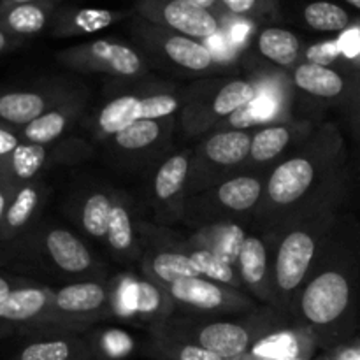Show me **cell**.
Instances as JSON below:
<instances>
[{
	"label": "cell",
	"instance_id": "obj_1",
	"mask_svg": "<svg viewBox=\"0 0 360 360\" xmlns=\"http://www.w3.org/2000/svg\"><path fill=\"white\" fill-rule=\"evenodd\" d=\"M350 190L343 132L336 123L323 122L267 174L264 197L250 225L259 232L274 231L323 204L348 200Z\"/></svg>",
	"mask_w": 360,
	"mask_h": 360
},
{
	"label": "cell",
	"instance_id": "obj_2",
	"mask_svg": "<svg viewBox=\"0 0 360 360\" xmlns=\"http://www.w3.org/2000/svg\"><path fill=\"white\" fill-rule=\"evenodd\" d=\"M294 323L313 333L320 350L354 340L360 319V264L354 229L341 217L322 257L290 304Z\"/></svg>",
	"mask_w": 360,
	"mask_h": 360
},
{
	"label": "cell",
	"instance_id": "obj_3",
	"mask_svg": "<svg viewBox=\"0 0 360 360\" xmlns=\"http://www.w3.org/2000/svg\"><path fill=\"white\" fill-rule=\"evenodd\" d=\"M345 202L347 200L323 204L274 231L262 232L273 245V285L278 309L290 311V304L299 288L319 262L330 236L336 231Z\"/></svg>",
	"mask_w": 360,
	"mask_h": 360
},
{
	"label": "cell",
	"instance_id": "obj_4",
	"mask_svg": "<svg viewBox=\"0 0 360 360\" xmlns=\"http://www.w3.org/2000/svg\"><path fill=\"white\" fill-rule=\"evenodd\" d=\"M290 323L294 320L288 313L262 304L243 315H172L151 326L150 333L197 345L225 360H238L248 354L257 340Z\"/></svg>",
	"mask_w": 360,
	"mask_h": 360
},
{
	"label": "cell",
	"instance_id": "obj_5",
	"mask_svg": "<svg viewBox=\"0 0 360 360\" xmlns=\"http://www.w3.org/2000/svg\"><path fill=\"white\" fill-rule=\"evenodd\" d=\"M259 94L250 77H206L181 90L176 132L183 139H202L225 118L245 108Z\"/></svg>",
	"mask_w": 360,
	"mask_h": 360
},
{
	"label": "cell",
	"instance_id": "obj_6",
	"mask_svg": "<svg viewBox=\"0 0 360 360\" xmlns=\"http://www.w3.org/2000/svg\"><path fill=\"white\" fill-rule=\"evenodd\" d=\"M266 178L262 174L243 172L197 195L186 197L181 221L195 229L229 221L250 225L264 197Z\"/></svg>",
	"mask_w": 360,
	"mask_h": 360
},
{
	"label": "cell",
	"instance_id": "obj_7",
	"mask_svg": "<svg viewBox=\"0 0 360 360\" xmlns=\"http://www.w3.org/2000/svg\"><path fill=\"white\" fill-rule=\"evenodd\" d=\"M248 77L257 84L259 94L245 108L225 118L218 130H259L274 123L290 122L295 115V88L287 70L248 65ZM213 134V132H211Z\"/></svg>",
	"mask_w": 360,
	"mask_h": 360
},
{
	"label": "cell",
	"instance_id": "obj_8",
	"mask_svg": "<svg viewBox=\"0 0 360 360\" xmlns=\"http://www.w3.org/2000/svg\"><path fill=\"white\" fill-rule=\"evenodd\" d=\"M253 130H218L192 150L186 197L241 174L252 150Z\"/></svg>",
	"mask_w": 360,
	"mask_h": 360
},
{
	"label": "cell",
	"instance_id": "obj_9",
	"mask_svg": "<svg viewBox=\"0 0 360 360\" xmlns=\"http://www.w3.org/2000/svg\"><path fill=\"white\" fill-rule=\"evenodd\" d=\"M181 111V91L176 90H141L122 94L111 98L86 122V129L95 141L122 132L127 127L144 120H162L178 116Z\"/></svg>",
	"mask_w": 360,
	"mask_h": 360
},
{
	"label": "cell",
	"instance_id": "obj_10",
	"mask_svg": "<svg viewBox=\"0 0 360 360\" xmlns=\"http://www.w3.org/2000/svg\"><path fill=\"white\" fill-rule=\"evenodd\" d=\"M130 32L144 56L185 74H211L220 69L217 56L204 42L157 27L134 14Z\"/></svg>",
	"mask_w": 360,
	"mask_h": 360
},
{
	"label": "cell",
	"instance_id": "obj_11",
	"mask_svg": "<svg viewBox=\"0 0 360 360\" xmlns=\"http://www.w3.org/2000/svg\"><path fill=\"white\" fill-rule=\"evenodd\" d=\"M112 319L109 280L70 281L53 290L51 304L42 320L63 334H79L102 320Z\"/></svg>",
	"mask_w": 360,
	"mask_h": 360
},
{
	"label": "cell",
	"instance_id": "obj_12",
	"mask_svg": "<svg viewBox=\"0 0 360 360\" xmlns=\"http://www.w3.org/2000/svg\"><path fill=\"white\" fill-rule=\"evenodd\" d=\"M174 304L176 315H243L260 304L246 292L214 283L207 278H185L162 287Z\"/></svg>",
	"mask_w": 360,
	"mask_h": 360
},
{
	"label": "cell",
	"instance_id": "obj_13",
	"mask_svg": "<svg viewBox=\"0 0 360 360\" xmlns=\"http://www.w3.org/2000/svg\"><path fill=\"white\" fill-rule=\"evenodd\" d=\"M58 62L76 72L108 74L123 79L146 76L150 67L141 49L115 39H97L63 49L58 53Z\"/></svg>",
	"mask_w": 360,
	"mask_h": 360
},
{
	"label": "cell",
	"instance_id": "obj_14",
	"mask_svg": "<svg viewBox=\"0 0 360 360\" xmlns=\"http://www.w3.org/2000/svg\"><path fill=\"white\" fill-rule=\"evenodd\" d=\"M109 285L111 313L115 320L151 327L176 315L174 304L167 292L148 278L120 274L109 278Z\"/></svg>",
	"mask_w": 360,
	"mask_h": 360
},
{
	"label": "cell",
	"instance_id": "obj_15",
	"mask_svg": "<svg viewBox=\"0 0 360 360\" xmlns=\"http://www.w3.org/2000/svg\"><path fill=\"white\" fill-rule=\"evenodd\" d=\"M139 236L143 248L139 264L144 278L160 287H167L185 278L202 276L192 257L179 248L176 234L148 221H139Z\"/></svg>",
	"mask_w": 360,
	"mask_h": 360
},
{
	"label": "cell",
	"instance_id": "obj_16",
	"mask_svg": "<svg viewBox=\"0 0 360 360\" xmlns=\"http://www.w3.org/2000/svg\"><path fill=\"white\" fill-rule=\"evenodd\" d=\"M192 150H179L162 157L148 179V202L160 225H176L183 220L188 186Z\"/></svg>",
	"mask_w": 360,
	"mask_h": 360
},
{
	"label": "cell",
	"instance_id": "obj_17",
	"mask_svg": "<svg viewBox=\"0 0 360 360\" xmlns=\"http://www.w3.org/2000/svg\"><path fill=\"white\" fill-rule=\"evenodd\" d=\"M320 123V120L297 116L290 122L274 123L253 130L252 150L243 172L267 176L280 162L290 157L301 144H304L319 129Z\"/></svg>",
	"mask_w": 360,
	"mask_h": 360
},
{
	"label": "cell",
	"instance_id": "obj_18",
	"mask_svg": "<svg viewBox=\"0 0 360 360\" xmlns=\"http://www.w3.org/2000/svg\"><path fill=\"white\" fill-rule=\"evenodd\" d=\"M134 14L157 27L206 42L221 32V18L186 0H134Z\"/></svg>",
	"mask_w": 360,
	"mask_h": 360
},
{
	"label": "cell",
	"instance_id": "obj_19",
	"mask_svg": "<svg viewBox=\"0 0 360 360\" xmlns=\"http://www.w3.org/2000/svg\"><path fill=\"white\" fill-rule=\"evenodd\" d=\"M290 79L295 88V95L311 98L322 108H343L350 98L360 72L340 67L319 65L302 60L290 70Z\"/></svg>",
	"mask_w": 360,
	"mask_h": 360
},
{
	"label": "cell",
	"instance_id": "obj_20",
	"mask_svg": "<svg viewBox=\"0 0 360 360\" xmlns=\"http://www.w3.org/2000/svg\"><path fill=\"white\" fill-rule=\"evenodd\" d=\"M49 264L74 281L109 280L105 267L94 257L86 243L63 227H51L42 238Z\"/></svg>",
	"mask_w": 360,
	"mask_h": 360
},
{
	"label": "cell",
	"instance_id": "obj_21",
	"mask_svg": "<svg viewBox=\"0 0 360 360\" xmlns=\"http://www.w3.org/2000/svg\"><path fill=\"white\" fill-rule=\"evenodd\" d=\"M245 290L260 304L278 308L273 285V245L262 232H250L236 262Z\"/></svg>",
	"mask_w": 360,
	"mask_h": 360
},
{
	"label": "cell",
	"instance_id": "obj_22",
	"mask_svg": "<svg viewBox=\"0 0 360 360\" xmlns=\"http://www.w3.org/2000/svg\"><path fill=\"white\" fill-rule=\"evenodd\" d=\"M178 116L162 120H144L127 127L122 132L109 136L104 143L105 150L118 155V158H130L136 162L137 157L151 158L155 153H162L172 143Z\"/></svg>",
	"mask_w": 360,
	"mask_h": 360
},
{
	"label": "cell",
	"instance_id": "obj_23",
	"mask_svg": "<svg viewBox=\"0 0 360 360\" xmlns=\"http://www.w3.org/2000/svg\"><path fill=\"white\" fill-rule=\"evenodd\" d=\"M304 46L294 32L281 27H264L253 39V51L243 53L248 65L271 67L290 72L302 62Z\"/></svg>",
	"mask_w": 360,
	"mask_h": 360
},
{
	"label": "cell",
	"instance_id": "obj_24",
	"mask_svg": "<svg viewBox=\"0 0 360 360\" xmlns=\"http://www.w3.org/2000/svg\"><path fill=\"white\" fill-rule=\"evenodd\" d=\"M320 345L306 327L290 323L257 340L246 357L259 360H313Z\"/></svg>",
	"mask_w": 360,
	"mask_h": 360
},
{
	"label": "cell",
	"instance_id": "obj_25",
	"mask_svg": "<svg viewBox=\"0 0 360 360\" xmlns=\"http://www.w3.org/2000/svg\"><path fill=\"white\" fill-rule=\"evenodd\" d=\"M79 88H56L49 91H13L0 97V118L11 125L27 127L49 109L77 95Z\"/></svg>",
	"mask_w": 360,
	"mask_h": 360
},
{
	"label": "cell",
	"instance_id": "obj_26",
	"mask_svg": "<svg viewBox=\"0 0 360 360\" xmlns=\"http://www.w3.org/2000/svg\"><path fill=\"white\" fill-rule=\"evenodd\" d=\"M134 16V11L101 9V7H60L51 20L55 37H77L97 34Z\"/></svg>",
	"mask_w": 360,
	"mask_h": 360
},
{
	"label": "cell",
	"instance_id": "obj_27",
	"mask_svg": "<svg viewBox=\"0 0 360 360\" xmlns=\"http://www.w3.org/2000/svg\"><path fill=\"white\" fill-rule=\"evenodd\" d=\"M84 102H86V97L83 91H79L63 104L49 109L48 112L34 120L30 125L23 127L25 139L28 143L44 144V146L63 139L83 120Z\"/></svg>",
	"mask_w": 360,
	"mask_h": 360
},
{
	"label": "cell",
	"instance_id": "obj_28",
	"mask_svg": "<svg viewBox=\"0 0 360 360\" xmlns=\"http://www.w3.org/2000/svg\"><path fill=\"white\" fill-rule=\"evenodd\" d=\"M252 225L243 221H229V224H214L195 229L188 238L181 239V245L186 248L206 250L213 255L220 257L225 262L236 266L239 252L250 234Z\"/></svg>",
	"mask_w": 360,
	"mask_h": 360
},
{
	"label": "cell",
	"instance_id": "obj_29",
	"mask_svg": "<svg viewBox=\"0 0 360 360\" xmlns=\"http://www.w3.org/2000/svg\"><path fill=\"white\" fill-rule=\"evenodd\" d=\"M132 202L123 192H115V206L109 220L108 246L116 259L123 262H137L143 255L141 248L139 224H136L132 214Z\"/></svg>",
	"mask_w": 360,
	"mask_h": 360
},
{
	"label": "cell",
	"instance_id": "obj_30",
	"mask_svg": "<svg viewBox=\"0 0 360 360\" xmlns=\"http://www.w3.org/2000/svg\"><path fill=\"white\" fill-rule=\"evenodd\" d=\"M18 360H95V357L88 338L79 334H58L27 345L18 355Z\"/></svg>",
	"mask_w": 360,
	"mask_h": 360
},
{
	"label": "cell",
	"instance_id": "obj_31",
	"mask_svg": "<svg viewBox=\"0 0 360 360\" xmlns=\"http://www.w3.org/2000/svg\"><path fill=\"white\" fill-rule=\"evenodd\" d=\"M56 2L18 4V6L0 9V27L9 35L28 37L44 30L51 25Z\"/></svg>",
	"mask_w": 360,
	"mask_h": 360
},
{
	"label": "cell",
	"instance_id": "obj_32",
	"mask_svg": "<svg viewBox=\"0 0 360 360\" xmlns=\"http://www.w3.org/2000/svg\"><path fill=\"white\" fill-rule=\"evenodd\" d=\"M53 290L41 287L14 288L0 302V320L7 322H35L42 320L51 304Z\"/></svg>",
	"mask_w": 360,
	"mask_h": 360
},
{
	"label": "cell",
	"instance_id": "obj_33",
	"mask_svg": "<svg viewBox=\"0 0 360 360\" xmlns=\"http://www.w3.org/2000/svg\"><path fill=\"white\" fill-rule=\"evenodd\" d=\"M115 206V192L95 190L79 207V227L97 243H108L109 220Z\"/></svg>",
	"mask_w": 360,
	"mask_h": 360
},
{
	"label": "cell",
	"instance_id": "obj_34",
	"mask_svg": "<svg viewBox=\"0 0 360 360\" xmlns=\"http://www.w3.org/2000/svg\"><path fill=\"white\" fill-rule=\"evenodd\" d=\"M302 20L311 30L326 32V34H341L355 21L345 7L329 0H315L306 4L302 9Z\"/></svg>",
	"mask_w": 360,
	"mask_h": 360
},
{
	"label": "cell",
	"instance_id": "obj_35",
	"mask_svg": "<svg viewBox=\"0 0 360 360\" xmlns=\"http://www.w3.org/2000/svg\"><path fill=\"white\" fill-rule=\"evenodd\" d=\"M179 248L183 250V253L190 255L193 259V262L197 264V269L200 271L202 278L214 281V283L225 285V287L236 288V290L246 292L243 287V281L239 278L238 269L232 264L225 262L220 257L213 255V253L206 252V250H195V248H186L181 245V239H178ZM248 294V292H246Z\"/></svg>",
	"mask_w": 360,
	"mask_h": 360
},
{
	"label": "cell",
	"instance_id": "obj_36",
	"mask_svg": "<svg viewBox=\"0 0 360 360\" xmlns=\"http://www.w3.org/2000/svg\"><path fill=\"white\" fill-rule=\"evenodd\" d=\"M148 350L157 360H225L202 347L162 336H151Z\"/></svg>",
	"mask_w": 360,
	"mask_h": 360
},
{
	"label": "cell",
	"instance_id": "obj_37",
	"mask_svg": "<svg viewBox=\"0 0 360 360\" xmlns=\"http://www.w3.org/2000/svg\"><path fill=\"white\" fill-rule=\"evenodd\" d=\"M48 146L34 143H21L11 153V169L18 179H34L48 160Z\"/></svg>",
	"mask_w": 360,
	"mask_h": 360
},
{
	"label": "cell",
	"instance_id": "obj_38",
	"mask_svg": "<svg viewBox=\"0 0 360 360\" xmlns=\"http://www.w3.org/2000/svg\"><path fill=\"white\" fill-rule=\"evenodd\" d=\"M39 202H41V192L35 185H25L14 195L13 202L7 207L6 213V224L11 231H18V229L25 227L34 217L35 210H37Z\"/></svg>",
	"mask_w": 360,
	"mask_h": 360
},
{
	"label": "cell",
	"instance_id": "obj_39",
	"mask_svg": "<svg viewBox=\"0 0 360 360\" xmlns=\"http://www.w3.org/2000/svg\"><path fill=\"white\" fill-rule=\"evenodd\" d=\"M94 350L95 360H118L125 359L134 350V341L129 334L120 330H104L88 338Z\"/></svg>",
	"mask_w": 360,
	"mask_h": 360
},
{
	"label": "cell",
	"instance_id": "obj_40",
	"mask_svg": "<svg viewBox=\"0 0 360 360\" xmlns=\"http://www.w3.org/2000/svg\"><path fill=\"white\" fill-rule=\"evenodd\" d=\"M220 2L224 4L227 13L252 21L274 16L280 6V0H220Z\"/></svg>",
	"mask_w": 360,
	"mask_h": 360
},
{
	"label": "cell",
	"instance_id": "obj_41",
	"mask_svg": "<svg viewBox=\"0 0 360 360\" xmlns=\"http://www.w3.org/2000/svg\"><path fill=\"white\" fill-rule=\"evenodd\" d=\"M302 60L311 63H319V65L350 69V67L345 63L343 55H341V49L340 46H338V39H326V41H320V42H315V44L306 46Z\"/></svg>",
	"mask_w": 360,
	"mask_h": 360
},
{
	"label": "cell",
	"instance_id": "obj_42",
	"mask_svg": "<svg viewBox=\"0 0 360 360\" xmlns=\"http://www.w3.org/2000/svg\"><path fill=\"white\" fill-rule=\"evenodd\" d=\"M345 116V122H347L348 129H350L354 139L360 143V77L355 84L354 91H352L350 98L347 101V104L341 108Z\"/></svg>",
	"mask_w": 360,
	"mask_h": 360
},
{
	"label": "cell",
	"instance_id": "obj_43",
	"mask_svg": "<svg viewBox=\"0 0 360 360\" xmlns=\"http://www.w3.org/2000/svg\"><path fill=\"white\" fill-rule=\"evenodd\" d=\"M323 360H360V338L341 343L330 350L323 352Z\"/></svg>",
	"mask_w": 360,
	"mask_h": 360
},
{
	"label": "cell",
	"instance_id": "obj_44",
	"mask_svg": "<svg viewBox=\"0 0 360 360\" xmlns=\"http://www.w3.org/2000/svg\"><path fill=\"white\" fill-rule=\"evenodd\" d=\"M20 139H18L16 134L9 132L6 129H0V157H6L11 155L18 146H20Z\"/></svg>",
	"mask_w": 360,
	"mask_h": 360
},
{
	"label": "cell",
	"instance_id": "obj_45",
	"mask_svg": "<svg viewBox=\"0 0 360 360\" xmlns=\"http://www.w3.org/2000/svg\"><path fill=\"white\" fill-rule=\"evenodd\" d=\"M186 2L193 4V6L197 7H202V9L206 11H211V13H214L220 18H224L225 14H229L227 9H225L224 4H221L220 0H186Z\"/></svg>",
	"mask_w": 360,
	"mask_h": 360
},
{
	"label": "cell",
	"instance_id": "obj_46",
	"mask_svg": "<svg viewBox=\"0 0 360 360\" xmlns=\"http://www.w3.org/2000/svg\"><path fill=\"white\" fill-rule=\"evenodd\" d=\"M39 2H58V0H0V9L18 6V4H39Z\"/></svg>",
	"mask_w": 360,
	"mask_h": 360
},
{
	"label": "cell",
	"instance_id": "obj_47",
	"mask_svg": "<svg viewBox=\"0 0 360 360\" xmlns=\"http://www.w3.org/2000/svg\"><path fill=\"white\" fill-rule=\"evenodd\" d=\"M13 290H14V288L11 287V283H9V281H7L6 278H2V276H0V302H2L4 299H6L7 295H9L11 292H13Z\"/></svg>",
	"mask_w": 360,
	"mask_h": 360
},
{
	"label": "cell",
	"instance_id": "obj_48",
	"mask_svg": "<svg viewBox=\"0 0 360 360\" xmlns=\"http://www.w3.org/2000/svg\"><path fill=\"white\" fill-rule=\"evenodd\" d=\"M9 44H11V35L0 27V53L6 51V49L9 48Z\"/></svg>",
	"mask_w": 360,
	"mask_h": 360
},
{
	"label": "cell",
	"instance_id": "obj_49",
	"mask_svg": "<svg viewBox=\"0 0 360 360\" xmlns=\"http://www.w3.org/2000/svg\"><path fill=\"white\" fill-rule=\"evenodd\" d=\"M6 213H7V207H6V195H4L2 188H0V221L6 218Z\"/></svg>",
	"mask_w": 360,
	"mask_h": 360
},
{
	"label": "cell",
	"instance_id": "obj_50",
	"mask_svg": "<svg viewBox=\"0 0 360 360\" xmlns=\"http://www.w3.org/2000/svg\"><path fill=\"white\" fill-rule=\"evenodd\" d=\"M347 4H350L352 7H355V9L360 11V0H345Z\"/></svg>",
	"mask_w": 360,
	"mask_h": 360
},
{
	"label": "cell",
	"instance_id": "obj_51",
	"mask_svg": "<svg viewBox=\"0 0 360 360\" xmlns=\"http://www.w3.org/2000/svg\"><path fill=\"white\" fill-rule=\"evenodd\" d=\"M357 255H359V264H360V234H359V239H357Z\"/></svg>",
	"mask_w": 360,
	"mask_h": 360
},
{
	"label": "cell",
	"instance_id": "obj_52",
	"mask_svg": "<svg viewBox=\"0 0 360 360\" xmlns=\"http://www.w3.org/2000/svg\"><path fill=\"white\" fill-rule=\"evenodd\" d=\"M238 360H259V359H250V357H246V355H243V357L238 359Z\"/></svg>",
	"mask_w": 360,
	"mask_h": 360
},
{
	"label": "cell",
	"instance_id": "obj_53",
	"mask_svg": "<svg viewBox=\"0 0 360 360\" xmlns=\"http://www.w3.org/2000/svg\"><path fill=\"white\" fill-rule=\"evenodd\" d=\"M359 167H360V157H359Z\"/></svg>",
	"mask_w": 360,
	"mask_h": 360
},
{
	"label": "cell",
	"instance_id": "obj_54",
	"mask_svg": "<svg viewBox=\"0 0 360 360\" xmlns=\"http://www.w3.org/2000/svg\"><path fill=\"white\" fill-rule=\"evenodd\" d=\"M316 360H323V359H322V357H320V359H316Z\"/></svg>",
	"mask_w": 360,
	"mask_h": 360
}]
</instances>
